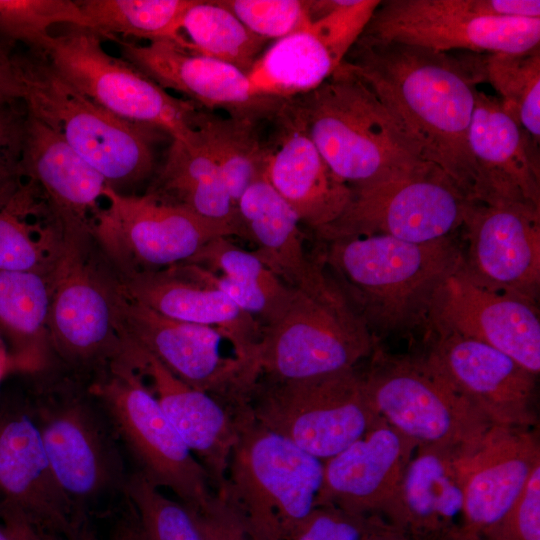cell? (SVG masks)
<instances>
[{
  "label": "cell",
  "mask_w": 540,
  "mask_h": 540,
  "mask_svg": "<svg viewBox=\"0 0 540 540\" xmlns=\"http://www.w3.org/2000/svg\"><path fill=\"white\" fill-rule=\"evenodd\" d=\"M468 144L478 178L476 202L540 206L538 146L504 111L499 98L477 89Z\"/></svg>",
  "instance_id": "cell-25"
},
{
  "label": "cell",
  "mask_w": 540,
  "mask_h": 540,
  "mask_svg": "<svg viewBox=\"0 0 540 540\" xmlns=\"http://www.w3.org/2000/svg\"><path fill=\"white\" fill-rule=\"evenodd\" d=\"M126 492L146 540H202L187 507L139 473L131 471Z\"/></svg>",
  "instance_id": "cell-40"
},
{
  "label": "cell",
  "mask_w": 540,
  "mask_h": 540,
  "mask_svg": "<svg viewBox=\"0 0 540 540\" xmlns=\"http://www.w3.org/2000/svg\"><path fill=\"white\" fill-rule=\"evenodd\" d=\"M31 51L112 114L156 128L171 139L185 140L193 134L201 107L172 95L123 58L108 54L92 31L72 26L67 32L49 34Z\"/></svg>",
  "instance_id": "cell-11"
},
{
  "label": "cell",
  "mask_w": 540,
  "mask_h": 540,
  "mask_svg": "<svg viewBox=\"0 0 540 540\" xmlns=\"http://www.w3.org/2000/svg\"><path fill=\"white\" fill-rule=\"evenodd\" d=\"M80 540H99V538L95 530L89 529L82 535Z\"/></svg>",
  "instance_id": "cell-53"
},
{
  "label": "cell",
  "mask_w": 540,
  "mask_h": 540,
  "mask_svg": "<svg viewBox=\"0 0 540 540\" xmlns=\"http://www.w3.org/2000/svg\"><path fill=\"white\" fill-rule=\"evenodd\" d=\"M9 83L27 114L59 135L111 188L136 184L153 171L160 130L105 110L37 53H12Z\"/></svg>",
  "instance_id": "cell-5"
},
{
  "label": "cell",
  "mask_w": 540,
  "mask_h": 540,
  "mask_svg": "<svg viewBox=\"0 0 540 540\" xmlns=\"http://www.w3.org/2000/svg\"><path fill=\"white\" fill-rule=\"evenodd\" d=\"M479 540H481V537L479 538Z\"/></svg>",
  "instance_id": "cell-55"
},
{
  "label": "cell",
  "mask_w": 540,
  "mask_h": 540,
  "mask_svg": "<svg viewBox=\"0 0 540 540\" xmlns=\"http://www.w3.org/2000/svg\"><path fill=\"white\" fill-rule=\"evenodd\" d=\"M471 202L440 167L426 162L404 175L352 189L341 216L315 234L321 241L382 234L435 242L462 227Z\"/></svg>",
  "instance_id": "cell-14"
},
{
  "label": "cell",
  "mask_w": 540,
  "mask_h": 540,
  "mask_svg": "<svg viewBox=\"0 0 540 540\" xmlns=\"http://www.w3.org/2000/svg\"><path fill=\"white\" fill-rule=\"evenodd\" d=\"M424 357L493 425L532 428L537 376L478 340L429 325Z\"/></svg>",
  "instance_id": "cell-19"
},
{
  "label": "cell",
  "mask_w": 540,
  "mask_h": 540,
  "mask_svg": "<svg viewBox=\"0 0 540 540\" xmlns=\"http://www.w3.org/2000/svg\"><path fill=\"white\" fill-rule=\"evenodd\" d=\"M466 449L418 445L382 513L411 540H443L464 522Z\"/></svg>",
  "instance_id": "cell-27"
},
{
  "label": "cell",
  "mask_w": 540,
  "mask_h": 540,
  "mask_svg": "<svg viewBox=\"0 0 540 540\" xmlns=\"http://www.w3.org/2000/svg\"><path fill=\"white\" fill-rule=\"evenodd\" d=\"M116 279L127 296L161 315L217 329L231 343L235 357L256 374L254 361L263 327L222 292L172 267L118 274Z\"/></svg>",
  "instance_id": "cell-28"
},
{
  "label": "cell",
  "mask_w": 540,
  "mask_h": 540,
  "mask_svg": "<svg viewBox=\"0 0 540 540\" xmlns=\"http://www.w3.org/2000/svg\"><path fill=\"white\" fill-rule=\"evenodd\" d=\"M481 540H540V465L508 513Z\"/></svg>",
  "instance_id": "cell-45"
},
{
  "label": "cell",
  "mask_w": 540,
  "mask_h": 540,
  "mask_svg": "<svg viewBox=\"0 0 540 540\" xmlns=\"http://www.w3.org/2000/svg\"><path fill=\"white\" fill-rule=\"evenodd\" d=\"M362 540H411L397 525L380 514L368 515Z\"/></svg>",
  "instance_id": "cell-49"
},
{
  "label": "cell",
  "mask_w": 540,
  "mask_h": 540,
  "mask_svg": "<svg viewBox=\"0 0 540 540\" xmlns=\"http://www.w3.org/2000/svg\"><path fill=\"white\" fill-rule=\"evenodd\" d=\"M87 237L71 236L51 273L48 337L62 369L85 383L116 363L129 361L113 304L114 278L88 262Z\"/></svg>",
  "instance_id": "cell-13"
},
{
  "label": "cell",
  "mask_w": 540,
  "mask_h": 540,
  "mask_svg": "<svg viewBox=\"0 0 540 540\" xmlns=\"http://www.w3.org/2000/svg\"><path fill=\"white\" fill-rule=\"evenodd\" d=\"M376 348L375 335L333 281L315 294L295 290L263 328L254 367L258 378L308 379L355 369Z\"/></svg>",
  "instance_id": "cell-8"
},
{
  "label": "cell",
  "mask_w": 540,
  "mask_h": 540,
  "mask_svg": "<svg viewBox=\"0 0 540 540\" xmlns=\"http://www.w3.org/2000/svg\"><path fill=\"white\" fill-rule=\"evenodd\" d=\"M382 417L359 439L324 462L317 505L382 515L418 447Z\"/></svg>",
  "instance_id": "cell-23"
},
{
  "label": "cell",
  "mask_w": 540,
  "mask_h": 540,
  "mask_svg": "<svg viewBox=\"0 0 540 540\" xmlns=\"http://www.w3.org/2000/svg\"><path fill=\"white\" fill-rule=\"evenodd\" d=\"M252 33L266 40L286 37L311 24L308 0H217Z\"/></svg>",
  "instance_id": "cell-42"
},
{
  "label": "cell",
  "mask_w": 540,
  "mask_h": 540,
  "mask_svg": "<svg viewBox=\"0 0 540 540\" xmlns=\"http://www.w3.org/2000/svg\"><path fill=\"white\" fill-rule=\"evenodd\" d=\"M182 30L190 39L188 49L230 64L246 74L268 43L217 0H194L186 12Z\"/></svg>",
  "instance_id": "cell-37"
},
{
  "label": "cell",
  "mask_w": 540,
  "mask_h": 540,
  "mask_svg": "<svg viewBox=\"0 0 540 540\" xmlns=\"http://www.w3.org/2000/svg\"><path fill=\"white\" fill-rule=\"evenodd\" d=\"M322 243L324 267L373 334L427 327L440 287L462 263L453 236L412 243L373 234Z\"/></svg>",
  "instance_id": "cell-3"
},
{
  "label": "cell",
  "mask_w": 540,
  "mask_h": 540,
  "mask_svg": "<svg viewBox=\"0 0 540 540\" xmlns=\"http://www.w3.org/2000/svg\"><path fill=\"white\" fill-rule=\"evenodd\" d=\"M12 53L9 47L0 43V85L9 81Z\"/></svg>",
  "instance_id": "cell-50"
},
{
  "label": "cell",
  "mask_w": 540,
  "mask_h": 540,
  "mask_svg": "<svg viewBox=\"0 0 540 540\" xmlns=\"http://www.w3.org/2000/svg\"><path fill=\"white\" fill-rule=\"evenodd\" d=\"M289 102L324 160L351 189L426 163L374 92L342 64L319 87Z\"/></svg>",
  "instance_id": "cell-4"
},
{
  "label": "cell",
  "mask_w": 540,
  "mask_h": 540,
  "mask_svg": "<svg viewBox=\"0 0 540 540\" xmlns=\"http://www.w3.org/2000/svg\"><path fill=\"white\" fill-rule=\"evenodd\" d=\"M274 113H226L200 108L194 129L216 162L234 206L265 171L267 141L259 123Z\"/></svg>",
  "instance_id": "cell-35"
},
{
  "label": "cell",
  "mask_w": 540,
  "mask_h": 540,
  "mask_svg": "<svg viewBox=\"0 0 540 540\" xmlns=\"http://www.w3.org/2000/svg\"><path fill=\"white\" fill-rule=\"evenodd\" d=\"M26 540H41L33 531L26 529Z\"/></svg>",
  "instance_id": "cell-54"
},
{
  "label": "cell",
  "mask_w": 540,
  "mask_h": 540,
  "mask_svg": "<svg viewBox=\"0 0 540 540\" xmlns=\"http://www.w3.org/2000/svg\"><path fill=\"white\" fill-rule=\"evenodd\" d=\"M49 370V369H48ZM25 391L53 476L84 522L106 517L127 495L131 468L100 401L63 370Z\"/></svg>",
  "instance_id": "cell-2"
},
{
  "label": "cell",
  "mask_w": 540,
  "mask_h": 540,
  "mask_svg": "<svg viewBox=\"0 0 540 540\" xmlns=\"http://www.w3.org/2000/svg\"><path fill=\"white\" fill-rule=\"evenodd\" d=\"M529 0L380 1L362 37L438 52L519 54L539 46Z\"/></svg>",
  "instance_id": "cell-7"
},
{
  "label": "cell",
  "mask_w": 540,
  "mask_h": 540,
  "mask_svg": "<svg viewBox=\"0 0 540 540\" xmlns=\"http://www.w3.org/2000/svg\"><path fill=\"white\" fill-rule=\"evenodd\" d=\"M484 77L500 95L504 111L530 135L540 140V49L519 53L488 54Z\"/></svg>",
  "instance_id": "cell-38"
},
{
  "label": "cell",
  "mask_w": 540,
  "mask_h": 540,
  "mask_svg": "<svg viewBox=\"0 0 540 540\" xmlns=\"http://www.w3.org/2000/svg\"><path fill=\"white\" fill-rule=\"evenodd\" d=\"M189 511L202 540H259L215 493L206 506Z\"/></svg>",
  "instance_id": "cell-47"
},
{
  "label": "cell",
  "mask_w": 540,
  "mask_h": 540,
  "mask_svg": "<svg viewBox=\"0 0 540 540\" xmlns=\"http://www.w3.org/2000/svg\"><path fill=\"white\" fill-rule=\"evenodd\" d=\"M71 236L39 187L25 176L0 203V271L51 274Z\"/></svg>",
  "instance_id": "cell-32"
},
{
  "label": "cell",
  "mask_w": 540,
  "mask_h": 540,
  "mask_svg": "<svg viewBox=\"0 0 540 540\" xmlns=\"http://www.w3.org/2000/svg\"><path fill=\"white\" fill-rule=\"evenodd\" d=\"M147 194L232 228L242 237L236 208L221 172L194 129L185 139H172L163 165Z\"/></svg>",
  "instance_id": "cell-33"
},
{
  "label": "cell",
  "mask_w": 540,
  "mask_h": 540,
  "mask_svg": "<svg viewBox=\"0 0 540 540\" xmlns=\"http://www.w3.org/2000/svg\"><path fill=\"white\" fill-rule=\"evenodd\" d=\"M465 473L463 526L483 534L512 508L540 465L531 428L492 425L462 456Z\"/></svg>",
  "instance_id": "cell-24"
},
{
  "label": "cell",
  "mask_w": 540,
  "mask_h": 540,
  "mask_svg": "<svg viewBox=\"0 0 540 540\" xmlns=\"http://www.w3.org/2000/svg\"><path fill=\"white\" fill-rule=\"evenodd\" d=\"M26 528L17 525L0 523V540H26Z\"/></svg>",
  "instance_id": "cell-51"
},
{
  "label": "cell",
  "mask_w": 540,
  "mask_h": 540,
  "mask_svg": "<svg viewBox=\"0 0 540 540\" xmlns=\"http://www.w3.org/2000/svg\"><path fill=\"white\" fill-rule=\"evenodd\" d=\"M106 206L94 216L91 235L119 274L157 271L187 263L213 238L236 235L224 224L160 201L107 186Z\"/></svg>",
  "instance_id": "cell-15"
},
{
  "label": "cell",
  "mask_w": 540,
  "mask_h": 540,
  "mask_svg": "<svg viewBox=\"0 0 540 540\" xmlns=\"http://www.w3.org/2000/svg\"><path fill=\"white\" fill-rule=\"evenodd\" d=\"M187 263L202 266L239 282L258 287L283 304L289 303L295 292L254 251L234 245L229 241V237L213 238Z\"/></svg>",
  "instance_id": "cell-41"
},
{
  "label": "cell",
  "mask_w": 540,
  "mask_h": 540,
  "mask_svg": "<svg viewBox=\"0 0 540 540\" xmlns=\"http://www.w3.org/2000/svg\"><path fill=\"white\" fill-rule=\"evenodd\" d=\"M367 516L317 505L283 540H362Z\"/></svg>",
  "instance_id": "cell-46"
},
{
  "label": "cell",
  "mask_w": 540,
  "mask_h": 540,
  "mask_svg": "<svg viewBox=\"0 0 540 540\" xmlns=\"http://www.w3.org/2000/svg\"><path fill=\"white\" fill-rule=\"evenodd\" d=\"M461 272L486 289L537 302L540 288V206L472 201L462 227Z\"/></svg>",
  "instance_id": "cell-18"
},
{
  "label": "cell",
  "mask_w": 540,
  "mask_h": 540,
  "mask_svg": "<svg viewBox=\"0 0 540 540\" xmlns=\"http://www.w3.org/2000/svg\"><path fill=\"white\" fill-rule=\"evenodd\" d=\"M86 29L99 37L132 36L173 41L188 47L180 31L194 0H81L77 1Z\"/></svg>",
  "instance_id": "cell-36"
},
{
  "label": "cell",
  "mask_w": 540,
  "mask_h": 540,
  "mask_svg": "<svg viewBox=\"0 0 540 540\" xmlns=\"http://www.w3.org/2000/svg\"><path fill=\"white\" fill-rule=\"evenodd\" d=\"M113 304L123 339L157 359L187 385L232 406L246 403L257 378L236 357L222 356L215 328L161 315L113 282Z\"/></svg>",
  "instance_id": "cell-17"
},
{
  "label": "cell",
  "mask_w": 540,
  "mask_h": 540,
  "mask_svg": "<svg viewBox=\"0 0 540 540\" xmlns=\"http://www.w3.org/2000/svg\"><path fill=\"white\" fill-rule=\"evenodd\" d=\"M106 518L109 526L105 536L99 540H146L135 509L126 496L122 503Z\"/></svg>",
  "instance_id": "cell-48"
},
{
  "label": "cell",
  "mask_w": 540,
  "mask_h": 540,
  "mask_svg": "<svg viewBox=\"0 0 540 540\" xmlns=\"http://www.w3.org/2000/svg\"><path fill=\"white\" fill-rule=\"evenodd\" d=\"M111 39L119 45L124 60L166 91H176L203 109L229 114L270 113L283 101L252 96L246 73L177 42L138 45L118 37Z\"/></svg>",
  "instance_id": "cell-22"
},
{
  "label": "cell",
  "mask_w": 540,
  "mask_h": 540,
  "mask_svg": "<svg viewBox=\"0 0 540 540\" xmlns=\"http://www.w3.org/2000/svg\"><path fill=\"white\" fill-rule=\"evenodd\" d=\"M86 28L77 1L0 0V36L7 42H22L37 49L55 24Z\"/></svg>",
  "instance_id": "cell-39"
},
{
  "label": "cell",
  "mask_w": 540,
  "mask_h": 540,
  "mask_svg": "<svg viewBox=\"0 0 540 540\" xmlns=\"http://www.w3.org/2000/svg\"><path fill=\"white\" fill-rule=\"evenodd\" d=\"M324 462L243 408L222 489L215 493L259 540H283L316 506Z\"/></svg>",
  "instance_id": "cell-6"
},
{
  "label": "cell",
  "mask_w": 540,
  "mask_h": 540,
  "mask_svg": "<svg viewBox=\"0 0 540 540\" xmlns=\"http://www.w3.org/2000/svg\"><path fill=\"white\" fill-rule=\"evenodd\" d=\"M235 208L242 237L256 245L254 252L289 287L315 294L331 286L319 253L312 256L306 250L300 219L265 174L244 191Z\"/></svg>",
  "instance_id": "cell-29"
},
{
  "label": "cell",
  "mask_w": 540,
  "mask_h": 540,
  "mask_svg": "<svg viewBox=\"0 0 540 540\" xmlns=\"http://www.w3.org/2000/svg\"><path fill=\"white\" fill-rule=\"evenodd\" d=\"M246 406L256 422L323 462L381 418L356 368L292 381L258 378Z\"/></svg>",
  "instance_id": "cell-10"
},
{
  "label": "cell",
  "mask_w": 540,
  "mask_h": 540,
  "mask_svg": "<svg viewBox=\"0 0 540 540\" xmlns=\"http://www.w3.org/2000/svg\"><path fill=\"white\" fill-rule=\"evenodd\" d=\"M136 347V346H135ZM135 368L149 377L152 393L185 445L206 470L214 493L224 484L243 406H232L195 389L137 347Z\"/></svg>",
  "instance_id": "cell-26"
},
{
  "label": "cell",
  "mask_w": 540,
  "mask_h": 540,
  "mask_svg": "<svg viewBox=\"0 0 540 540\" xmlns=\"http://www.w3.org/2000/svg\"><path fill=\"white\" fill-rule=\"evenodd\" d=\"M0 523L41 540H79L84 522L60 490L24 392H0Z\"/></svg>",
  "instance_id": "cell-16"
},
{
  "label": "cell",
  "mask_w": 540,
  "mask_h": 540,
  "mask_svg": "<svg viewBox=\"0 0 540 540\" xmlns=\"http://www.w3.org/2000/svg\"><path fill=\"white\" fill-rule=\"evenodd\" d=\"M27 111L9 82L0 85V203L9 198L25 176L22 159Z\"/></svg>",
  "instance_id": "cell-43"
},
{
  "label": "cell",
  "mask_w": 540,
  "mask_h": 540,
  "mask_svg": "<svg viewBox=\"0 0 540 540\" xmlns=\"http://www.w3.org/2000/svg\"><path fill=\"white\" fill-rule=\"evenodd\" d=\"M361 374L367 397L388 424L419 445L474 447L490 420L424 356H397L378 347Z\"/></svg>",
  "instance_id": "cell-12"
},
{
  "label": "cell",
  "mask_w": 540,
  "mask_h": 540,
  "mask_svg": "<svg viewBox=\"0 0 540 540\" xmlns=\"http://www.w3.org/2000/svg\"><path fill=\"white\" fill-rule=\"evenodd\" d=\"M379 2L340 0L337 7L311 22L310 27L339 64L362 35Z\"/></svg>",
  "instance_id": "cell-44"
},
{
  "label": "cell",
  "mask_w": 540,
  "mask_h": 540,
  "mask_svg": "<svg viewBox=\"0 0 540 540\" xmlns=\"http://www.w3.org/2000/svg\"><path fill=\"white\" fill-rule=\"evenodd\" d=\"M271 122L265 177L302 225L316 233L341 216L352 189L324 160L289 100L281 103Z\"/></svg>",
  "instance_id": "cell-21"
},
{
  "label": "cell",
  "mask_w": 540,
  "mask_h": 540,
  "mask_svg": "<svg viewBox=\"0 0 540 540\" xmlns=\"http://www.w3.org/2000/svg\"><path fill=\"white\" fill-rule=\"evenodd\" d=\"M339 65L309 25L264 50L247 74L250 93L254 97L293 99L319 87Z\"/></svg>",
  "instance_id": "cell-34"
},
{
  "label": "cell",
  "mask_w": 540,
  "mask_h": 540,
  "mask_svg": "<svg viewBox=\"0 0 540 540\" xmlns=\"http://www.w3.org/2000/svg\"><path fill=\"white\" fill-rule=\"evenodd\" d=\"M359 77L418 148L471 200L478 178L468 133L483 59L360 36L341 63Z\"/></svg>",
  "instance_id": "cell-1"
},
{
  "label": "cell",
  "mask_w": 540,
  "mask_h": 540,
  "mask_svg": "<svg viewBox=\"0 0 540 540\" xmlns=\"http://www.w3.org/2000/svg\"><path fill=\"white\" fill-rule=\"evenodd\" d=\"M88 387L104 407L131 471L171 491L189 510L209 503L214 491L206 470L131 363L114 364Z\"/></svg>",
  "instance_id": "cell-9"
},
{
  "label": "cell",
  "mask_w": 540,
  "mask_h": 540,
  "mask_svg": "<svg viewBox=\"0 0 540 540\" xmlns=\"http://www.w3.org/2000/svg\"><path fill=\"white\" fill-rule=\"evenodd\" d=\"M51 274L0 271V337L12 373L50 369Z\"/></svg>",
  "instance_id": "cell-31"
},
{
  "label": "cell",
  "mask_w": 540,
  "mask_h": 540,
  "mask_svg": "<svg viewBox=\"0 0 540 540\" xmlns=\"http://www.w3.org/2000/svg\"><path fill=\"white\" fill-rule=\"evenodd\" d=\"M22 167L70 235H91L107 181L59 135L28 114Z\"/></svg>",
  "instance_id": "cell-30"
},
{
  "label": "cell",
  "mask_w": 540,
  "mask_h": 540,
  "mask_svg": "<svg viewBox=\"0 0 540 540\" xmlns=\"http://www.w3.org/2000/svg\"><path fill=\"white\" fill-rule=\"evenodd\" d=\"M429 325L483 342L534 374L540 372L537 302L481 287L470 281L460 268L440 287Z\"/></svg>",
  "instance_id": "cell-20"
},
{
  "label": "cell",
  "mask_w": 540,
  "mask_h": 540,
  "mask_svg": "<svg viewBox=\"0 0 540 540\" xmlns=\"http://www.w3.org/2000/svg\"><path fill=\"white\" fill-rule=\"evenodd\" d=\"M479 538L478 533L462 526L443 540H479Z\"/></svg>",
  "instance_id": "cell-52"
}]
</instances>
